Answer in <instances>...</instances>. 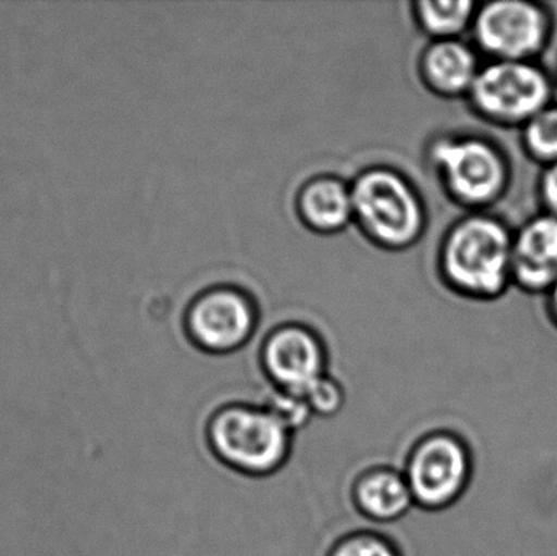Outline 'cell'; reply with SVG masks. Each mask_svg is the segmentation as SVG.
I'll list each match as a JSON object with an SVG mask.
<instances>
[{"mask_svg":"<svg viewBox=\"0 0 557 556\" xmlns=\"http://www.w3.org/2000/svg\"><path fill=\"white\" fill-rule=\"evenodd\" d=\"M257 329L253 300L235 287H214L196 297L186 313L189 339L212 355L247 345Z\"/></svg>","mask_w":557,"mask_h":556,"instance_id":"cell-8","label":"cell"},{"mask_svg":"<svg viewBox=\"0 0 557 556\" xmlns=\"http://www.w3.org/2000/svg\"><path fill=\"white\" fill-rule=\"evenodd\" d=\"M354 219L367 237L388 250L418 242L425 227V209L414 185L385 166L366 170L352 183Z\"/></svg>","mask_w":557,"mask_h":556,"instance_id":"cell-3","label":"cell"},{"mask_svg":"<svg viewBox=\"0 0 557 556\" xmlns=\"http://www.w3.org/2000/svg\"><path fill=\"white\" fill-rule=\"evenodd\" d=\"M419 67L425 85L444 97L470 94L481 71L476 52L458 38L431 42Z\"/></svg>","mask_w":557,"mask_h":556,"instance_id":"cell-12","label":"cell"},{"mask_svg":"<svg viewBox=\"0 0 557 556\" xmlns=\"http://www.w3.org/2000/svg\"><path fill=\"white\" fill-rule=\"evenodd\" d=\"M297 211L318 234H336L354 221L352 189L336 176H317L301 186Z\"/></svg>","mask_w":557,"mask_h":556,"instance_id":"cell-13","label":"cell"},{"mask_svg":"<svg viewBox=\"0 0 557 556\" xmlns=\"http://www.w3.org/2000/svg\"><path fill=\"white\" fill-rule=\"evenodd\" d=\"M512 277L523 289L552 291L557 281V218L545 214L527 222L513 237Z\"/></svg>","mask_w":557,"mask_h":556,"instance_id":"cell-10","label":"cell"},{"mask_svg":"<svg viewBox=\"0 0 557 556\" xmlns=\"http://www.w3.org/2000/svg\"><path fill=\"white\" fill-rule=\"evenodd\" d=\"M474 38L496 61H529L545 48L549 18L542 7L527 0H497L480 7Z\"/></svg>","mask_w":557,"mask_h":556,"instance_id":"cell-7","label":"cell"},{"mask_svg":"<svg viewBox=\"0 0 557 556\" xmlns=\"http://www.w3.org/2000/svg\"><path fill=\"white\" fill-rule=\"evenodd\" d=\"M512 245L513 237L499 219L484 214L461 219L442 244V274L467 296H499L512 277Z\"/></svg>","mask_w":557,"mask_h":556,"instance_id":"cell-2","label":"cell"},{"mask_svg":"<svg viewBox=\"0 0 557 556\" xmlns=\"http://www.w3.org/2000/svg\"><path fill=\"white\" fill-rule=\"evenodd\" d=\"M414 9L419 26L434 41L457 39L474 22L478 12L476 3L470 0H421Z\"/></svg>","mask_w":557,"mask_h":556,"instance_id":"cell-14","label":"cell"},{"mask_svg":"<svg viewBox=\"0 0 557 556\" xmlns=\"http://www.w3.org/2000/svg\"><path fill=\"white\" fill-rule=\"evenodd\" d=\"M294 433L267 405L227 404L206 424V441L219 462L247 477H270L287 464Z\"/></svg>","mask_w":557,"mask_h":556,"instance_id":"cell-1","label":"cell"},{"mask_svg":"<svg viewBox=\"0 0 557 556\" xmlns=\"http://www.w3.org/2000/svg\"><path fill=\"white\" fill-rule=\"evenodd\" d=\"M549 293H552V302H549V306H552V313L557 322V281L555 286L552 287V291H549Z\"/></svg>","mask_w":557,"mask_h":556,"instance_id":"cell-20","label":"cell"},{"mask_svg":"<svg viewBox=\"0 0 557 556\" xmlns=\"http://www.w3.org/2000/svg\"><path fill=\"white\" fill-rule=\"evenodd\" d=\"M473 460L458 434L435 430L419 437L406 457L405 473L414 505L425 511L450 508L463 496Z\"/></svg>","mask_w":557,"mask_h":556,"instance_id":"cell-4","label":"cell"},{"mask_svg":"<svg viewBox=\"0 0 557 556\" xmlns=\"http://www.w3.org/2000/svg\"><path fill=\"white\" fill-rule=\"evenodd\" d=\"M350 495L357 511L379 524L399 521L416 506L403 470L388 466L370 467L360 472Z\"/></svg>","mask_w":557,"mask_h":556,"instance_id":"cell-11","label":"cell"},{"mask_svg":"<svg viewBox=\"0 0 557 556\" xmlns=\"http://www.w3.org/2000/svg\"><path fill=\"white\" fill-rule=\"evenodd\" d=\"M431 160L451 198L478 208L496 201L507 185L503 153L478 137L447 136L435 140Z\"/></svg>","mask_w":557,"mask_h":556,"instance_id":"cell-5","label":"cell"},{"mask_svg":"<svg viewBox=\"0 0 557 556\" xmlns=\"http://www.w3.org/2000/svg\"><path fill=\"white\" fill-rule=\"evenodd\" d=\"M300 397L310 408L311 415L323 418L334 417L346 400V394H344L339 382L327 378V375H323L320 381L314 382Z\"/></svg>","mask_w":557,"mask_h":556,"instance_id":"cell-17","label":"cell"},{"mask_svg":"<svg viewBox=\"0 0 557 556\" xmlns=\"http://www.w3.org/2000/svg\"><path fill=\"white\" fill-rule=\"evenodd\" d=\"M540 189H542L543 205L548 209V214L557 218V162L548 165L543 173Z\"/></svg>","mask_w":557,"mask_h":556,"instance_id":"cell-19","label":"cell"},{"mask_svg":"<svg viewBox=\"0 0 557 556\" xmlns=\"http://www.w3.org/2000/svg\"><path fill=\"white\" fill-rule=\"evenodd\" d=\"M268 408L292 431L300 430L308 423L313 415L305 404L300 395L288 394V392H274L273 397L267 401Z\"/></svg>","mask_w":557,"mask_h":556,"instance_id":"cell-18","label":"cell"},{"mask_svg":"<svg viewBox=\"0 0 557 556\" xmlns=\"http://www.w3.org/2000/svg\"><path fill=\"white\" fill-rule=\"evenodd\" d=\"M468 95L487 120L527 124L549 107L552 82L530 61H496L481 67Z\"/></svg>","mask_w":557,"mask_h":556,"instance_id":"cell-6","label":"cell"},{"mask_svg":"<svg viewBox=\"0 0 557 556\" xmlns=\"http://www.w3.org/2000/svg\"><path fill=\"white\" fill-rule=\"evenodd\" d=\"M523 143L530 156L543 162H557V107H546L523 124Z\"/></svg>","mask_w":557,"mask_h":556,"instance_id":"cell-15","label":"cell"},{"mask_svg":"<svg viewBox=\"0 0 557 556\" xmlns=\"http://www.w3.org/2000/svg\"><path fill=\"white\" fill-rule=\"evenodd\" d=\"M326 349L313 330L277 326L261 346V366L276 391L301 395L326 375Z\"/></svg>","mask_w":557,"mask_h":556,"instance_id":"cell-9","label":"cell"},{"mask_svg":"<svg viewBox=\"0 0 557 556\" xmlns=\"http://www.w3.org/2000/svg\"><path fill=\"white\" fill-rule=\"evenodd\" d=\"M326 556H403L393 539L375 531H354L337 539Z\"/></svg>","mask_w":557,"mask_h":556,"instance_id":"cell-16","label":"cell"}]
</instances>
